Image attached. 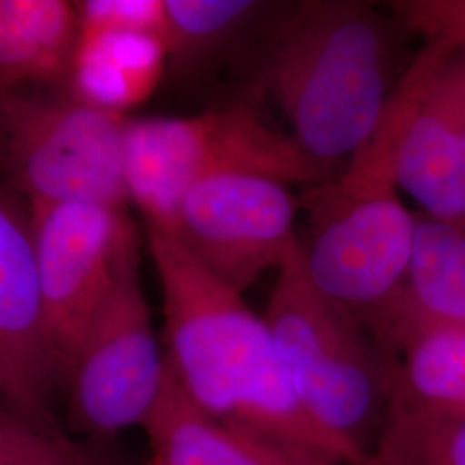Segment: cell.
<instances>
[{
    "instance_id": "30bf717a",
    "label": "cell",
    "mask_w": 465,
    "mask_h": 465,
    "mask_svg": "<svg viewBox=\"0 0 465 465\" xmlns=\"http://www.w3.org/2000/svg\"><path fill=\"white\" fill-rule=\"evenodd\" d=\"M400 138L395 183L424 216L465 232V44H424Z\"/></svg>"
},
{
    "instance_id": "8992f818",
    "label": "cell",
    "mask_w": 465,
    "mask_h": 465,
    "mask_svg": "<svg viewBox=\"0 0 465 465\" xmlns=\"http://www.w3.org/2000/svg\"><path fill=\"white\" fill-rule=\"evenodd\" d=\"M312 200L316 228L309 242L300 240L305 276L367 328L407 274L417 214L403 205L397 186L340 192L321 184Z\"/></svg>"
},
{
    "instance_id": "e0dca14e",
    "label": "cell",
    "mask_w": 465,
    "mask_h": 465,
    "mask_svg": "<svg viewBox=\"0 0 465 465\" xmlns=\"http://www.w3.org/2000/svg\"><path fill=\"white\" fill-rule=\"evenodd\" d=\"M272 7L252 0H164L167 66L197 64L262 26Z\"/></svg>"
},
{
    "instance_id": "2e32d148",
    "label": "cell",
    "mask_w": 465,
    "mask_h": 465,
    "mask_svg": "<svg viewBox=\"0 0 465 465\" xmlns=\"http://www.w3.org/2000/svg\"><path fill=\"white\" fill-rule=\"evenodd\" d=\"M397 357L388 419L465 414V330H419L400 341Z\"/></svg>"
},
{
    "instance_id": "7402d4cb",
    "label": "cell",
    "mask_w": 465,
    "mask_h": 465,
    "mask_svg": "<svg viewBox=\"0 0 465 465\" xmlns=\"http://www.w3.org/2000/svg\"><path fill=\"white\" fill-rule=\"evenodd\" d=\"M0 403L9 405L50 426H57L54 422L52 409L17 378L16 374L11 371V367L7 366V362L2 359V355H0Z\"/></svg>"
},
{
    "instance_id": "603a6c76",
    "label": "cell",
    "mask_w": 465,
    "mask_h": 465,
    "mask_svg": "<svg viewBox=\"0 0 465 465\" xmlns=\"http://www.w3.org/2000/svg\"><path fill=\"white\" fill-rule=\"evenodd\" d=\"M149 465H164V464H161V462H157V460H155V459H152V460H150Z\"/></svg>"
},
{
    "instance_id": "6da1fadb",
    "label": "cell",
    "mask_w": 465,
    "mask_h": 465,
    "mask_svg": "<svg viewBox=\"0 0 465 465\" xmlns=\"http://www.w3.org/2000/svg\"><path fill=\"white\" fill-rule=\"evenodd\" d=\"M395 26L372 5L312 0L269 17L257 38L253 82L288 134L331 171L353 157L381 121L395 80Z\"/></svg>"
},
{
    "instance_id": "9c48e42d",
    "label": "cell",
    "mask_w": 465,
    "mask_h": 465,
    "mask_svg": "<svg viewBox=\"0 0 465 465\" xmlns=\"http://www.w3.org/2000/svg\"><path fill=\"white\" fill-rule=\"evenodd\" d=\"M299 202L288 184L264 176H209L184 197L173 236L234 292H247L297 247Z\"/></svg>"
},
{
    "instance_id": "44dd1931",
    "label": "cell",
    "mask_w": 465,
    "mask_h": 465,
    "mask_svg": "<svg viewBox=\"0 0 465 465\" xmlns=\"http://www.w3.org/2000/svg\"><path fill=\"white\" fill-rule=\"evenodd\" d=\"M390 13L424 44H465V0H399Z\"/></svg>"
},
{
    "instance_id": "52a82bcc",
    "label": "cell",
    "mask_w": 465,
    "mask_h": 465,
    "mask_svg": "<svg viewBox=\"0 0 465 465\" xmlns=\"http://www.w3.org/2000/svg\"><path fill=\"white\" fill-rule=\"evenodd\" d=\"M138 232L128 234L113 286L69 369L71 411L86 431L111 436L142 426L166 376L140 282Z\"/></svg>"
},
{
    "instance_id": "5b68a950",
    "label": "cell",
    "mask_w": 465,
    "mask_h": 465,
    "mask_svg": "<svg viewBox=\"0 0 465 465\" xmlns=\"http://www.w3.org/2000/svg\"><path fill=\"white\" fill-rule=\"evenodd\" d=\"M0 121L17 184L30 205L86 202L124 209L128 116L73 97L45 99L4 90Z\"/></svg>"
},
{
    "instance_id": "8fae6325",
    "label": "cell",
    "mask_w": 465,
    "mask_h": 465,
    "mask_svg": "<svg viewBox=\"0 0 465 465\" xmlns=\"http://www.w3.org/2000/svg\"><path fill=\"white\" fill-rule=\"evenodd\" d=\"M152 459L164 465H345L205 412L188 395L166 357V376L157 401L142 424Z\"/></svg>"
},
{
    "instance_id": "7c38bea8",
    "label": "cell",
    "mask_w": 465,
    "mask_h": 465,
    "mask_svg": "<svg viewBox=\"0 0 465 465\" xmlns=\"http://www.w3.org/2000/svg\"><path fill=\"white\" fill-rule=\"evenodd\" d=\"M0 355L52 409L63 374L50 347L30 213L0 193Z\"/></svg>"
},
{
    "instance_id": "ffe728a7",
    "label": "cell",
    "mask_w": 465,
    "mask_h": 465,
    "mask_svg": "<svg viewBox=\"0 0 465 465\" xmlns=\"http://www.w3.org/2000/svg\"><path fill=\"white\" fill-rule=\"evenodd\" d=\"M80 35L145 34L164 40V0L74 2Z\"/></svg>"
},
{
    "instance_id": "3957f363",
    "label": "cell",
    "mask_w": 465,
    "mask_h": 465,
    "mask_svg": "<svg viewBox=\"0 0 465 465\" xmlns=\"http://www.w3.org/2000/svg\"><path fill=\"white\" fill-rule=\"evenodd\" d=\"M264 321L309 417L350 465L364 464L386 426L399 361L362 322L316 292L300 240L278 271Z\"/></svg>"
},
{
    "instance_id": "7a4b0ae2",
    "label": "cell",
    "mask_w": 465,
    "mask_h": 465,
    "mask_svg": "<svg viewBox=\"0 0 465 465\" xmlns=\"http://www.w3.org/2000/svg\"><path fill=\"white\" fill-rule=\"evenodd\" d=\"M147 242L163 293L167 362L188 395L221 420L350 465L300 403L264 317L173 234L147 228Z\"/></svg>"
},
{
    "instance_id": "277c9868",
    "label": "cell",
    "mask_w": 465,
    "mask_h": 465,
    "mask_svg": "<svg viewBox=\"0 0 465 465\" xmlns=\"http://www.w3.org/2000/svg\"><path fill=\"white\" fill-rule=\"evenodd\" d=\"M226 173L319 186L331 171L245 105L197 116L128 117L123 174L128 202L138 207L147 228L173 234L186 193L202 180Z\"/></svg>"
},
{
    "instance_id": "5bb4252c",
    "label": "cell",
    "mask_w": 465,
    "mask_h": 465,
    "mask_svg": "<svg viewBox=\"0 0 465 465\" xmlns=\"http://www.w3.org/2000/svg\"><path fill=\"white\" fill-rule=\"evenodd\" d=\"M164 40L145 34L80 35L67 74L71 97L119 116L149 99L164 78Z\"/></svg>"
},
{
    "instance_id": "ba28073f",
    "label": "cell",
    "mask_w": 465,
    "mask_h": 465,
    "mask_svg": "<svg viewBox=\"0 0 465 465\" xmlns=\"http://www.w3.org/2000/svg\"><path fill=\"white\" fill-rule=\"evenodd\" d=\"M28 213L50 347L67 381L134 224L124 209L86 202L30 205Z\"/></svg>"
},
{
    "instance_id": "d6986e66",
    "label": "cell",
    "mask_w": 465,
    "mask_h": 465,
    "mask_svg": "<svg viewBox=\"0 0 465 465\" xmlns=\"http://www.w3.org/2000/svg\"><path fill=\"white\" fill-rule=\"evenodd\" d=\"M0 465H102L88 449L35 417L0 403Z\"/></svg>"
},
{
    "instance_id": "4fadbf2b",
    "label": "cell",
    "mask_w": 465,
    "mask_h": 465,
    "mask_svg": "<svg viewBox=\"0 0 465 465\" xmlns=\"http://www.w3.org/2000/svg\"><path fill=\"white\" fill-rule=\"evenodd\" d=\"M426 328L465 330V232L417 214L411 264L399 292L367 330L390 357L400 341Z\"/></svg>"
},
{
    "instance_id": "ac0fdd59",
    "label": "cell",
    "mask_w": 465,
    "mask_h": 465,
    "mask_svg": "<svg viewBox=\"0 0 465 465\" xmlns=\"http://www.w3.org/2000/svg\"><path fill=\"white\" fill-rule=\"evenodd\" d=\"M362 465H465V414L390 417Z\"/></svg>"
},
{
    "instance_id": "9a60e30c",
    "label": "cell",
    "mask_w": 465,
    "mask_h": 465,
    "mask_svg": "<svg viewBox=\"0 0 465 465\" xmlns=\"http://www.w3.org/2000/svg\"><path fill=\"white\" fill-rule=\"evenodd\" d=\"M78 38L74 2L0 0V84L67 80Z\"/></svg>"
}]
</instances>
